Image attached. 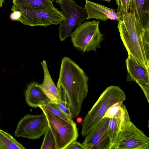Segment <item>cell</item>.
Here are the masks:
<instances>
[{"label":"cell","mask_w":149,"mask_h":149,"mask_svg":"<svg viewBox=\"0 0 149 149\" xmlns=\"http://www.w3.org/2000/svg\"><path fill=\"white\" fill-rule=\"evenodd\" d=\"M42 106L54 115L68 122H74L72 118L62 111L55 103H50Z\"/></svg>","instance_id":"obj_20"},{"label":"cell","mask_w":149,"mask_h":149,"mask_svg":"<svg viewBox=\"0 0 149 149\" xmlns=\"http://www.w3.org/2000/svg\"><path fill=\"white\" fill-rule=\"evenodd\" d=\"M130 9L143 29L149 28V0H131Z\"/></svg>","instance_id":"obj_16"},{"label":"cell","mask_w":149,"mask_h":149,"mask_svg":"<svg viewBox=\"0 0 149 149\" xmlns=\"http://www.w3.org/2000/svg\"><path fill=\"white\" fill-rule=\"evenodd\" d=\"M128 81H135L140 86L149 103V72L139 64L130 56L125 60Z\"/></svg>","instance_id":"obj_11"},{"label":"cell","mask_w":149,"mask_h":149,"mask_svg":"<svg viewBox=\"0 0 149 149\" xmlns=\"http://www.w3.org/2000/svg\"><path fill=\"white\" fill-rule=\"evenodd\" d=\"M44 74L43 81L39 86L54 103H57L61 100L59 90L51 77L46 61L41 62Z\"/></svg>","instance_id":"obj_15"},{"label":"cell","mask_w":149,"mask_h":149,"mask_svg":"<svg viewBox=\"0 0 149 149\" xmlns=\"http://www.w3.org/2000/svg\"><path fill=\"white\" fill-rule=\"evenodd\" d=\"M21 15V13L18 11H13L10 15V19L13 21H17Z\"/></svg>","instance_id":"obj_25"},{"label":"cell","mask_w":149,"mask_h":149,"mask_svg":"<svg viewBox=\"0 0 149 149\" xmlns=\"http://www.w3.org/2000/svg\"><path fill=\"white\" fill-rule=\"evenodd\" d=\"M117 27L128 55L149 72V28L143 29L130 12L118 21Z\"/></svg>","instance_id":"obj_2"},{"label":"cell","mask_w":149,"mask_h":149,"mask_svg":"<svg viewBox=\"0 0 149 149\" xmlns=\"http://www.w3.org/2000/svg\"><path fill=\"white\" fill-rule=\"evenodd\" d=\"M99 23L93 20L80 24L70 36L73 46L83 52H96L104 39L99 30Z\"/></svg>","instance_id":"obj_5"},{"label":"cell","mask_w":149,"mask_h":149,"mask_svg":"<svg viewBox=\"0 0 149 149\" xmlns=\"http://www.w3.org/2000/svg\"><path fill=\"white\" fill-rule=\"evenodd\" d=\"M45 115L49 126L55 138L57 149H66L78 136L77 124L70 122L53 114L42 106L39 107Z\"/></svg>","instance_id":"obj_6"},{"label":"cell","mask_w":149,"mask_h":149,"mask_svg":"<svg viewBox=\"0 0 149 149\" xmlns=\"http://www.w3.org/2000/svg\"><path fill=\"white\" fill-rule=\"evenodd\" d=\"M109 119L102 118L85 136L82 143L84 149H109L107 130Z\"/></svg>","instance_id":"obj_10"},{"label":"cell","mask_w":149,"mask_h":149,"mask_svg":"<svg viewBox=\"0 0 149 149\" xmlns=\"http://www.w3.org/2000/svg\"><path fill=\"white\" fill-rule=\"evenodd\" d=\"M10 134L0 129V149H25Z\"/></svg>","instance_id":"obj_17"},{"label":"cell","mask_w":149,"mask_h":149,"mask_svg":"<svg viewBox=\"0 0 149 149\" xmlns=\"http://www.w3.org/2000/svg\"><path fill=\"white\" fill-rule=\"evenodd\" d=\"M4 2V0H0V8L1 7Z\"/></svg>","instance_id":"obj_26"},{"label":"cell","mask_w":149,"mask_h":149,"mask_svg":"<svg viewBox=\"0 0 149 149\" xmlns=\"http://www.w3.org/2000/svg\"><path fill=\"white\" fill-rule=\"evenodd\" d=\"M66 149H84L82 144L76 141L70 144Z\"/></svg>","instance_id":"obj_24"},{"label":"cell","mask_w":149,"mask_h":149,"mask_svg":"<svg viewBox=\"0 0 149 149\" xmlns=\"http://www.w3.org/2000/svg\"><path fill=\"white\" fill-rule=\"evenodd\" d=\"M55 104L62 111L72 118L71 113L69 109L61 100L58 103Z\"/></svg>","instance_id":"obj_23"},{"label":"cell","mask_w":149,"mask_h":149,"mask_svg":"<svg viewBox=\"0 0 149 149\" xmlns=\"http://www.w3.org/2000/svg\"><path fill=\"white\" fill-rule=\"evenodd\" d=\"M65 20L60 24L59 37L60 41H64L70 36L76 26L87 19L88 15L84 8L77 5L73 0H57Z\"/></svg>","instance_id":"obj_7"},{"label":"cell","mask_w":149,"mask_h":149,"mask_svg":"<svg viewBox=\"0 0 149 149\" xmlns=\"http://www.w3.org/2000/svg\"><path fill=\"white\" fill-rule=\"evenodd\" d=\"M40 149H57L56 141L53 134L48 127L44 134Z\"/></svg>","instance_id":"obj_19"},{"label":"cell","mask_w":149,"mask_h":149,"mask_svg":"<svg viewBox=\"0 0 149 149\" xmlns=\"http://www.w3.org/2000/svg\"><path fill=\"white\" fill-rule=\"evenodd\" d=\"M13 3L33 9L44 8L53 3L50 0H13Z\"/></svg>","instance_id":"obj_18"},{"label":"cell","mask_w":149,"mask_h":149,"mask_svg":"<svg viewBox=\"0 0 149 149\" xmlns=\"http://www.w3.org/2000/svg\"><path fill=\"white\" fill-rule=\"evenodd\" d=\"M149 139L132 122L117 136L111 149H148Z\"/></svg>","instance_id":"obj_9"},{"label":"cell","mask_w":149,"mask_h":149,"mask_svg":"<svg viewBox=\"0 0 149 149\" xmlns=\"http://www.w3.org/2000/svg\"><path fill=\"white\" fill-rule=\"evenodd\" d=\"M118 6L117 13L118 16V22L129 12L131 0H116Z\"/></svg>","instance_id":"obj_21"},{"label":"cell","mask_w":149,"mask_h":149,"mask_svg":"<svg viewBox=\"0 0 149 149\" xmlns=\"http://www.w3.org/2000/svg\"><path fill=\"white\" fill-rule=\"evenodd\" d=\"M39 84L36 81L31 83L27 85L25 91V98L27 104L34 108L53 103L39 86Z\"/></svg>","instance_id":"obj_13"},{"label":"cell","mask_w":149,"mask_h":149,"mask_svg":"<svg viewBox=\"0 0 149 149\" xmlns=\"http://www.w3.org/2000/svg\"><path fill=\"white\" fill-rule=\"evenodd\" d=\"M123 102H117L110 106L106 111L102 118L110 119L114 116L117 113Z\"/></svg>","instance_id":"obj_22"},{"label":"cell","mask_w":149,"mask_h":149,"mask_svg":"<svg viewBox=\"0 0 149 149\" xmlns=\"http://www.w3.org/2000/svg\"><path fill=\"white\" fill-rule=\"evenodd\" d=\"M52 2H53L54 1H56V0H50Z\"/></svg>","instance_id":"obj_27"},{"label":"cell","mask_w":149,"mask_h":149,"mask_svg":"<svg viewBox=\"0 0 149 149\" xmlns=\"http://www.w3.org/2000/svg\"><path fill=\"white\" fill-rule=\"evenodd\" d=\"M48 127L47 119L43 112L37 115L27 114L18 122L14 134L16 137L36 139L44 134Z\"/></svg>","instance_id":"obj_8"},{"label":"cell","mask_w":149,"mask_h":149,"mask_svg":"<svg viewBox=\"0 0 149 149\" xmlns=\"http://www.w3.org/2000/svg\"><path fill=\"white\" fill-rule=\"evenodd\" d=\"M11 10L18 11L21 15L17 21L30 26H40L47 27L52 25H57L65 20L61 11L53 3L45 8L33 9L22 6L13 5Z\"/></svg>","instance_id":"obj_4"},{"label":"cell","mask_w":149,"mask_h":149,"mask_svg":"<svg viewBox=\"0 0 149 149\" xmlns=\"http://www.w3.org/2000/svg\"><path fill=\"white\" fill-rule=\"evenodd\" d=\"M130 122L127 110L123 104L117 114L109 119L107 130L110 142L109 149H111L119 133L125 129Z\"/></svg>","instance_id":"obj_12"},{"label":"cell","mask_w":149,"mask_h":149,"mask_svg":"<svg viewBox=\"0 0 149 149\" xmlns=\"http://www.w3.org/2000/svg\"><path fill=\"white\" fill-rule=\"evenodd\" d=\"M85 1L84 8L88 15L87 19L93 18L106 21L109 19L118 21V16L115 10L88 0Z\"/></svg>","instance_id":"obj_14"},{"label":"cell","mask_w":149,"mask_h":149,"mask_svg":"<svg viewBox=\"0 0 149 149\" xmlns=\"http://www.w3.org/2000/svg\"><path fill=\"white\" fill-rule=\"evenodd\" d=\"M124 92L119 86L107 87L86 115L82 124L81 134L85 136L102 118L108 109L113 104L126 100Z\"/></svg>","instance_id":"obj_3"},{"label":"cell","mask_w":149,"mask_h":149,"mask_svg":"<svg viewBox=\"0 0 149 149\" xmlns=\"http://www.w3.org/2000/svg\"><path fill=\"white\" fill-rule=\"evenodd\" d=\"M88 77L70 58H62L57 83L61 100L69 109L72 118L80 114L82 104L88 91Z\"/></svg>","instance_id":"obj_1"}]
</instances>
